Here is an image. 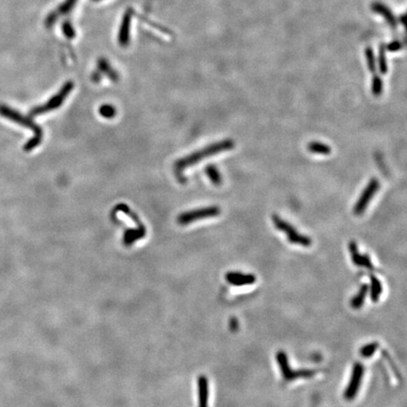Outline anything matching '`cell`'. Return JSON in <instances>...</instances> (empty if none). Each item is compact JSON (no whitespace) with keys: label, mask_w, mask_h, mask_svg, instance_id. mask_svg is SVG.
Masks as SVG:
<instances>
[{"label":"cell","mask_w":407,"mask_h":407,"mask_svg":"<svg viewBox=\"0 0 407 407\" xmlns=\"http://www.w3.org/2000/svg\"><path fill=\"white\" fill-rule=\"evenodd\" d=\"M399 22L401 24V25H405V15H404V14L399 16Z\"/></svg>","instance_id":"f1b7e54d"},{"label":"cell","mask_w":407,"mask_h":407,"mask_svg":"<svg viewBox=\"0 0 407 407\" xmlns=\"http://www.w3.org/2000/svg\"><path fill=\"white\" fill-rule=\"evenodd\" d=\"M379 187H380V183H379V180L376 178H372L369 181L368 186L365 188L364 192H362L361 196L359 197L355 207L353 208V214L354 215H361V214H363V212L365 211V209L367 208L368 205H369V201L372 199L375 192L379 190Z\"/></svg>","instance_id":"8992f818"},{"label":"cell","mask_w":407,"mask_h":407,"mask_svg":"<svg viewBox=\"0 0 407 407\" xmlns=\"http://www.w3.org/2000/svg\"><path fill=\"white\" fill-rule=\"evenodd\" d=\"M382 92H383V81L381 77L375 73L372 78V93L375 96H379Z\"/></svg>","instance_id":"cb8c5ba5"},{"label":"cell","mask_w":407,"mask_h":407,"mask_svg":"<svg viewBox=\"0 0 407 407\" xmlns=\"http://www.w3.org/2000/svg\"><path fill=\"white\" fill-rule=\"evenodd\" d=\"M273 222L275 223L276 227L278 230L283 231L286 233L287 237L290 238L294 233H296L297 230L292 226L291 223H287L284 220H282L279 216H273Z\"/></svg>","instance_id":"9a60e30c"},{"label":"cell","mask_w":407,"mask_h":407,"mask_svg":"<svg viewBox=\"0 0 407 407\" xmlns=\"http://www.w3.org/2000/svg\"><path fill=\"white\" fill-rule=\"evenodd\" d=\"M366 59H367V64H368V68H369V72L375 74L376 73V62H375V57H374V53L371 47H367L366 48Z\"/></svg>","instance_id":"44dd1931"},{"label":"cell","mask_w":407,"mask_h":407,"mask_svg":"<svg viewBox=\"0 0 407 407\" xmlns=\"http://www.w3.org/2000/svg\"><path fill=\"white\" fill-rule=\"evenodd\" d=\"M100 115L107 119H111L116 115V108L112 105H102L99 108Z\"/></svg>","instance_id":"603a6c76"},{"label":"cell","mask_w":407,"mask_h":407,"mask_svg":"<svg viewBox=\"0 0 407 407\" xmlns=\"http://www.w3.org/2000/svg\"><path fill=\"white\" fill-rule=\"evenodd\" d=\"M62 31H63V34L68 39H73L76 36V31L74 30V27L70 21H66L62 25Z\"/></svg>","instance_id":"d4e9b609"},{"label":"cell","mask_w":407,"mask_h":407,"mask_svg":"<svg viewBox=\"0 0 407 407\" xmlns=\"http://www.w3.org/2000/svg\"><path fill=\"white\" fill-rule=\"evenodd\" d=\"M371 10H372L374 13H376V14L382 15V16L387 21V23L389 24V26H390L391 28H393V29H396V28H397L398 21H397L396 17L394 16L393 13L389 10V8L386 7L383 3H380V2H374V3H372Z\"/></svg>","instance_id":"7c38bea8"},{"label":"cell","mask_w":407,"mask_h":407,"mask_svg":"<svg viewBox=\"0 0 407 407\" xmlns=\"http://www.w3.org/2000/svg\"><path fill=\"white\" fill-rule=\"evenodd\" d=\"M73 89H74V83L72 81H67L65 84L62 86V89L59 91V92L48 100L46 104L32 108L31 110V117L43 115L51 110L60 108Z\"/></svg>","instance_id":"3957f363"},{"label":"cell","mask_w":407,"mask_h":407,"mask_svg":"<svg viewBox=\"0 0 407 407\" xmlns=\"http://www.w3.org/2000/svg\"><path fill=\"white\" fill-rule=\"evenodd\" d=\"M349 249H350V253L352 255V260H353V264L358 266V267H364L369 269H373V265L372 262L370 260L368 254H361L358 252V248H357V244L354 241H351L349 243Z\"/></svg>","instance_id":"30bf717a"},{"label":"cell","mask_w":407,"mask_h":407,"mask_svg":"<svg viewBox=\"0 0 407 407\" xmlns=\"http://www.w3.org/2000/svg\"><path fill=\"white\" fill-rule=\"evenodd\" d=\"M238 321H237V319H235V318H232L230 321V329L231 331H233V332H236L237 329H238Z\"/></svg>","instance_id":"83f0119b"},{"label":"cell","mask_w":407,"mask_h":407,"mask_svg":"<svg viewBox=\"0 0 407 407\" xmlns=\"http://www.w3.org/2000/svg\"><path fill=\"white\" fill-rule=\"evenodd\" d=\"M0 115L33 131V133H34L33 137L31 140H29L24 146V150L26 152H31V150H33L35 147L41 145V143L43 141V130L40 125L34 123V121L31 119V117L23 115L19 111H17L14 108H10L9 106L4 105V104H0Z\"/></svg>","instance_id":"7a4b0ae2"},{"label":"cell","mask_w":407,"mask_h":407,"mask_svg":"<svg viewBox=\"0 0 407 407\" xmlns=\"http://www.w3.org/2000/svg\"><path fill=\"white\" fill-rule=\"evenodd\" d=\"M131 13L130 11H126L123 15L120 30L118 33V42L120 46L125 47L130 42V27H131Z\"/></svg>","instance_id":"ba28073f"},{"label":"cell","mask_w":407,"mask_h":407,"mask_svg":"<svg viewBox=\"0 0 407 407\" xmlns=\"http://www.w3.org/2000/svg\"><path fill=\"white\" fill-rule=\"evenodd\" d=\"M206 174L208 176V178L210 179V181L212 182V184L215 186H220L223 182V178L222 176L219 172V170L217 169L215 165L213 164H209L206 167Z\"/></svg>","instance_id":"ac0fdd59"},{"label":"cell","mask_w":407,"mask_h":407,"mask_svg":"<svg viewBox=\"0 0 407 407\" xmlns=\"http://www.w3.org/2000/svg\"><path fill=\"white\" fill-rule=\"evenodd\" d=\"M277 361L281 369L285 381L292 382L299 378H312L316 374L313 369H300L293 370L290 366L289 358L284 351H278L277 353Z\"/></svg>","instance_id":"277c9868"},{"label":"cell","mask_w":407,"mask_h":407,"mask_svg":"<svg viewBox=\"0 0 407 407\" xmlns=\"http://www.w3.org/2000/svg\"><path fill=\"white\" fill-rule=\"evenodd\" d=\"M97 64H98V69H99L101 72H103L104 74H106L111 80L116 81V80L118 79V74H117V72H116L115 70L111 68V66L109 65V63H108L107 60H105V59H100L98 62H97Z\"/></svg>","instance_id":"d6986e66"},{"label":"cell","mask_w":407,"mask_h":407,"mask_svg":"<svg viewBox=\"0 0 407 407\" xmlns=\"http://www.w3.org/2000/svg\"><path fill=\"white\" fill-rule=\"evenodd\" d=\"M382 353H383V356H384V357H385V359H386V360L388 361V363H389V365H390V367H391L392 369H393V371H394L395 375L397 376V378H398V379H400V374H399V371H398V369H397V368H396L395 364L393 363V360H392L391 357L389 356V354H388V353H387L386 351H384V350H383V351H382Z\"/></svg>","instance_id":"4316f807"},{"label":"cell","mask_w":407,"mask_h":407,"mask_svg":"<svg viewBox=\"0 0 407 407\" xmlns=\"http://www.w3.org/2000/svg\"><path fill=\"white\" fill-rule=\"evenodd\" d=\"M92 1H101V0H92Z\"/></svg>","instance_id":"f546056e"},{"label":"cell","mask_w":407,"mask_h":407,"mask_svg":"<svg viewBox=\"0 0 407 407\" xmlns=\"http://www.w3.org/2000/svg\"><path fill=\"white\" fill-rule=\"evenodd\" d=\"M308 149L309 152H311L313 154L330 155L332 152L330 146L323 144V143H319V142L309 143L308 145Z\"/></svg>","instance_id":"e0dca14e"},{"label":"cell","mask_w":407,"mask_h":407,"mask_svg":"<svg viewBox=\"0 0 407 407\" xmlns=\"http://www.w3.org/2000/svg\"><path fill=\"white\" fill-rule=\"evenodd\" d=\"M364 374V367L360 363H355L353 365L352 375L348 386L344 391V398L348 400H352L357 395L360 388L362 379Z\"/></svg>","instance_id":"52a82bcc"},{"label":"cell","mask_w":407,"mask_h":407,"mask_svg":"<svg viewBox=\"0 0 407 407\" xmlns=\"http://www.w3.org/2000/svg\"><path fill=\"white\" fill-rule=\"evenodd\" d=\"M369 291V287L368 285H362L358 293L351 301L352 308H354V309H359L361 307H363L364 302H365V299L367 297V294H368Z\"/></svg>","instance_id":"2e32d148"},{"label":"cell","mask_w":407,"mask_h":407,"mask_svg":"<svg viewBox=\"0 0 407 407\" xmlns=\"http://www.w3.org/2000/svg\"><path fill=\"white\" fill-rule=\"evenodd\" d=\"M402 47H403V45H402L401 42L393 41L391 43H389L388 45H385V50H387L389 52H396V51L400 50Z\"/></svg>","instance_id":"484cf974"},{"label":"cell","mask_w":407,"mask_h":407,"mask_svg":"<svg viewBox=\"0 0 407 407\" xmlns=\"http://www.w3.org/2000/svg\"><path fill=\"white\" fill-rule=\"evenodd\" d=\"M199 390V407H208V381L206 376H200L198 380Z\"/></svg>","instance_id":"4fadbf2b"},{"label":"cell","mask_w":407,"mask_h":407,"mask_svg":"<svg viewBox=\"0 0 407 407\" xmlns=\"http://www.w3.org/2000/svg\"><path fill=\"white\" fill-rule=\"evenodd\" d=\"M385 45L382 44L379 47V57H378V64H379V71L382 75H385L387 73V62H386V56H385Z\"/></svg>","instance_id":"ffe728a7"},{"label":"cell","mask_w":407,"mask_h":407,"mask_svg":"<svg viewBox=\"0 0 407 407\" xmlns=\"http://www.w3.org/2000/svg\"><path fill=\"white\" fill-rule=\"evenodd\" d=\"M220 214H221V208L216 207V206L198 208V209L187 211V212L180 214L177 218V223L181 225H186V224L199 221L202 219H206L209 217H216Z\"/></svg>","instance_id":"5b68a950"},{"label":"cell","mask_w":407,"mask_h":407,"mask_svg":"<svg viewBox=\"0 0 407 407\" xmlns=\"http://www.w3.org/2000/svg\"><path fill=\"white\" fill-rule=\"evenodd\" d=\"M378 347H379V344L377 342H371L369 344H366L360 349V355L365 358L371 357L376 352Z\"/></svg>","instance_id":"7402d4cb"},{"label":"cell","mask_w":407,"mask_h":407,"mask_svg":"<svg viewBox=\"0 0 407 407\" xmlns=\"http://www.w3.org/2000/svg\"><path fill=\"white\" fill-rule=\"evenodd\" d=\"M383 292V286L379 279L374 276H370V299L373 303H377Z\"/></svg>","instance_id":"5bb4252c"},{"label":"cell","mask_w":407,"mask_h":407,"mask_svg":"<svg viewBox=\"0 0 407 407\" xmlns=\"http://www.w3.org/2000/svg\"><path fill=\"white\" fill-rule=\"evenodd\" d=\"M234 146H235V143L232 140L227 139V140H223L222 142H219V143H216L213 145L207 146V147L201 149L198 152H194V153L189 155V156L185 157L183 159L179 160L175 165L176 175H177L178 180L180 182H184L185 178L182 177V172L186 168L191 167L193 164L198 163L202 160H204V159H206L208 157L219 154V153L226 151V150H230Z\"/></svg>","instance_id":"6da1fadb"},{"label":"cell","mask_w":407,"mask_h":407,"mask_svg":"<svg viewBox=\"0 0 407 407\" xmlns=\"http://www.w3.org/2000/svg\"><path fill=\"white\" fill-rule=\"evenodd\" d=\"M77 0H65L61 6H59L57 13L56 12L50 13L45 20V25L46 27L47 28L52 27L56 22L58 16H64L66 14H69L70 12L75 7V5L77 4Z\"/></svg>","instance_id":"8fae6325"},{"label":"cell","mask_w":407,"mask_h":407,"mask_svg":"<svg viewBox=\"0 0 407 407\" xmlns=\"http://www.w3.org/2000/svg\"><path fill=\"white\" fill-rule=\"evenodd\" d=\"M225 280L232 286L242 287V286L253 284L256 281V278L251 274L245 275V274H241V273L229 272L225 275Z\"/></svg>","instance_id":"9c48e42d"}]
</instances>
